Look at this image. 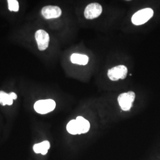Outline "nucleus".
<instances>
[{
    "label": "nucleus",
    "instance_id": "12",
    "mask_svg": "<svg viewBox=\"0 0 160 160\" xmlns=\"http://www.w3.org/2000/svg\"><path fill=\"white\" fill-rule=\"evenodd\" d=\"M67 130L70 134L72 135H77L78 134V129L77 123V121L75 120H71L69 121L67 125Z\"/></svg>",
    "mask_w": 160,
    "mask_h": 160
},
{
    "label": "nucleus",
    "instance_id": "4",
    "mask_svg": "<svg viewBox=\"0 0 160 160\" xmlns=\"http://www.w3.org/2000/svg\"><path fill=\"white\" fill-rule=\"evenodd\" d=\"M128 74V68L125 65H120L116 66L112 68L109 69L108 75L109 79L116 81L119 79L124 80Z\"/></svg>",
    "mask_w": 160,
    "mask_h": 160
},
{
    "label": "nucleus",
    "instance_id": "14",
    "mask_svg": "<svg viewBox=\"0 0 160 160\" xmlns=\"http://www.w3.org/2000/svg\"><path fill=\"white\" fill-rule=\"evenodd\" d=\"M9 94H10V97H11V98H12V99L13 100H16V99H17V94H16L15 92H12L9 93Z\"/></svg>",
    "mask_w": 160,
    "mask_h": 160
},
{
    "label": "nucleus",
    "instance_id": "6",
    "mask_svg": "<svg viewBox=\"0 0 160 160\" xmlns=\"http://www.w3.org/2000/svg\"><path fill=\"white\" fill-rule=\"evenodd\" d=\"M35 39L39 49L43 51L46 50L49 46V36L46 31L43 30H39L35 33Z\"/></svg>",
    "mask_w": 160,
    "mask_h": 160
},
{
    "label": "nucleus",
    "instance_id": "5",
    "mask_svg": "<svg viewBox=\"0 0 160 160\" xmlns=\"http://www.w3.org/2000/svg\"><path fill=\"white\" fill-rule=\"evenodd\" d=\"M103 11L102 6L97 3L93 2L87 6L84 10V17L87 19L92 20L99 17Z\"/></svg>",
    "mask_w": 160,
    "mask_h": 160
},
{
    "label": "nucleus",
    "instance_id": "11",
    "mask_svg": "<svg viewBox=\"0 0 160 160\" xmlns=\"http://www.w3.org/2000/svg\"><path fill=\"white\" fill-rule=\"evenodd\" d=\"M13 103V100L12 99L10 94L5 92H0V104L2 106L6 105H12Z\"/></svg>",
    "mask_w": 160,
    "mask_h": 160
},
{
    "label": "nucleus",
    "instance_id": "9",
    "mask_svg": "<svg viewBox=\"0 0 160 160\" xmlns=\"http://www.w3.org/2000/svg\"><path fill=\"white\" fill-rule=\"evenodd\" d=\"M50 147V142L48 141H44L40 143L34 144L33 151L36 154H41L44 155L48 153Z\"/></svg>",
    "mask_w": 160,
    "mask_h": 160
},
{
    "label": "nucleus",
    "instance_id": "13",
    "mask_svg": "<svg viewBox=\"0 0 160 160\" xmlns=\"http://www.w3.org/2000/svg\"><path fill=\"white\" fill-rule=\"evenodd\" d=\"M7 2L10 11L17 12L19 10V4L17 0H8Z\"/></svg>",
    "mask_w": 160,
    "mask_h": 160
},
{
    "label": "nucleus",
    "instance_id": "10",
    "mask_svg": "<svg viewBox=\"0 0 160 160\" xmlns=\"http://www.w3.org/2000/svg\"><path fill=\"white\" fill-rule=\"evenodd\" d=\"M71 61L72 63L78 65H86L88 62V57L86 55L73 53L71 56Z\"/></svg>",
    "mask_w": 160,
    "mask_h": 160
},
{
    "label": "nucleus",
    "instance_id": "2",
    "mask_svg": "<svg viewBox=\"0 0 160 160\" xmlns=\"http://www.w3.org/2000/svg\"><path fill=\"white\" fill-rule=\"evenodd\" d=\"M56 107V103L52 99L40 100L34 103L35 111L39 114H44L50 113Z\"/></svg>",
    "mask_w": 160,
    "mask_h": 160
},
{
    "label": "nucleus",
    "instance_id": "1",
    "mask_svg": "<svg viewBox=\"0 0 160 160\" xmlns=\"http://www.w3.org/2000/svg\"><path fill=\"white\" fill-rule=\"evenodd\" d=\"M154 11L150 8H146L136 12L132 17V22L136 26L147 23L153 16Z\"/></svg>",
    "mask_w": 160,
    "mask_h": 160
},
{
    "label": "nucleus",
    "instance_id": "3",
    "mask_svg": "<svg viewBox=\"0 0 160 160\" xmlns=\"http://www.w3.org/2000/svg\"><path fill=\"white\" fill-rule=\"evenodd\" d=\"M135 98V94L133 92L122 93L118 98V103L123 111H129L131 109L132 103Z\"/></svg>",
    "mask_w": 160,
    "mask_h": 160
},
{
    "label": "nucleus",
    "instance_id": "8",
    "mask_svg": "<svg viewBox=\"0 0 160 160\" xmlns=\"http://www.w3.org/2000/svg\"><path fill=\"white\" fill-rule=\"evenodd\" d=\"M76 121L78 126V134L86 133L88 132L90 128V122L82 116H78L76 118Z\"/></svg>",
    "mask_w": 160,
    "mask_h": 160
},
{
    "label": "nucleus",
    "instance_id": "7",
    "mask_svg": "<svg viewBox=\"0 0 160 160\" xmlns=\"http://www.w3.org/2000/svg\"><path fill=\"white\" fill-rule=\"evenodd\" d=\"M42 14L46 19L57 18L61 16L62 11L58 6H46L42 8Z\"/></svg>",
    "mask_w": 160,
    "mask_h": 160
}]
</instances>
